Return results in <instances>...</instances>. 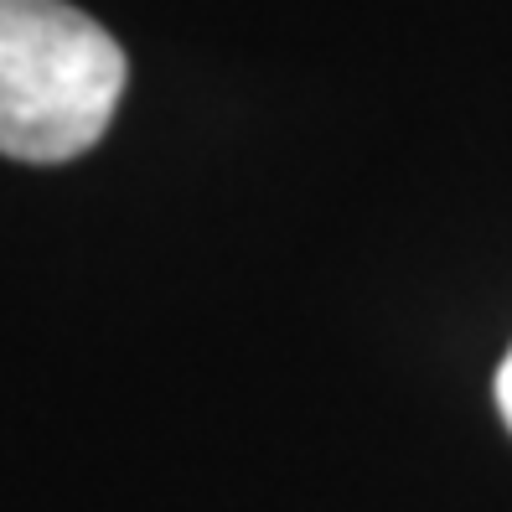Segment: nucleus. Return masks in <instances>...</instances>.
<instances>
[{"label": "nucleus", "mask_w": 512, "mask_h": 512, "mask_svg": "<svg viewBox=\"0 0 512 512\" xmlns=\"http://www.w3.org/2000/svg\"><path fill=\"white\" fill-rule=\"evenodd\" d=\"M125 52L68 0H0V156L57 166L99 145Z\"/></svg>", "instance_id": "1"}, {"label": "nucleus", "mask_w": 512, "mask_h": 512, "mask_svg": "<svg viewBox=\"0 0 512 512\" xmlns=\"http://www.w3.org/2000/svg\"><path fill=\"white\" fill-rule=\"evenodd\" d=\"M497 409H502L507 430H512V352L502 357V368H497Z\"/></svg>", "instance_id": "2"}]
</instances>
